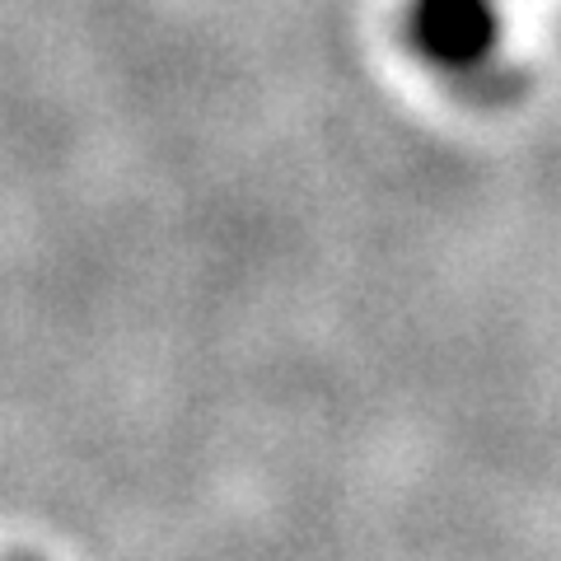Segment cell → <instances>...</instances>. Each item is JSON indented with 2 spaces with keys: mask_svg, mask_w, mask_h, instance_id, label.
Here are the masks:
<instances>
[{
  "mask_svg": "<svg viewBox=\"0 0 561 561\" xmlns=\"http://www.w3.org/2000/svg\"><path fill=\"white\" fill-rule=\"evenodd\" d=\"M412 38L440 66H472L496 43V20L486 0H416Z\"/></svg>",
  "mask_w": 561,
  "mask_h": 561,
  "instance_id": "6da1fadb",
  "label": "cell"
}]
</instances>
